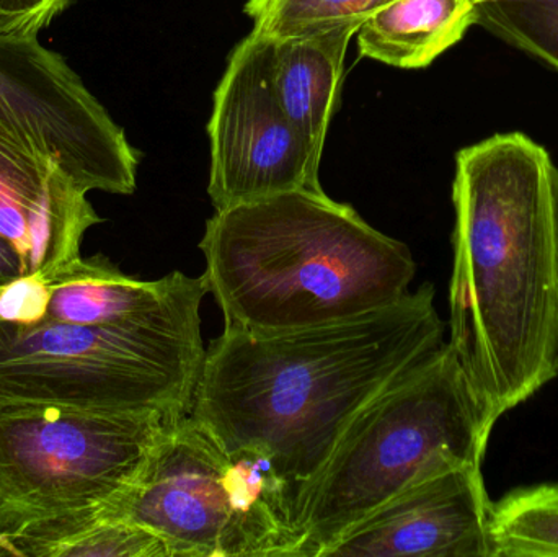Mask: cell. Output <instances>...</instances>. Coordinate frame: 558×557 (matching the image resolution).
Listing matches in <instances>:
<instances>
[{
    "label": "cell",
    "mask_w": 558,
    "mask_h": 557,
    "mask_svg": "<svg viewBox=\"0 0 558 557\" xmlns=\"http://www.w3.org/2000/svg\"><path fill=\"white\" fill-rule=\"evenodd\" d=\"M492 432L448 342L410 366L347 425L320 473L299 491L307 557L452 460L484 463Z\"/></svg>",
    "instance_id": "cell-4"
},
{
    "label": "cell",
    "mask_w": 558,
    "mask_h": 557,
    "mask_svg": "<svg viewBox=\"0 0 558 557\" xmlns=\"http://www.w3.org/2000/svg\"><path fill=\"white\" fill-rule=\"evenodd\" d=\"M205 275L172 271L160 280L128 277L108 258L78 257L49 281L43 320L202 334Z\"/></svg>",
    "instance_id": "cell-12"
},
{
    "label": "cell",
    "mask_w": 558,
    "mask_h": 557,
    "mask_svg": "<svg viewBox=\"0 0 558 557\" xmlns=\"http://www.w3.org/2000/svg\"><path fill=\"white\" fill-rule=\"evenodd\" d=\"M0 126L85 190L131 195L140 153L68 59L38 36L0 33Z\"/></svg>",
    "instance_id": "cell-8"
},
{
    "label": "cell",
    "mask_w": 558,
    "mask_h": 557,
    "mask_svg": "<svg viewBox=\"0 0 558 557\" xmlns=\"http://www.w3.org/2000/svg\"><path fill=\"white\" fill-rule=\"evenodd\" d=\"M357 26L267 38L268 77L288 120L324 153L340 100L348 45Z\"/></svg>",
    "instance_id": "cell-13"
},
{
    "label": "cell",
    "mask_w": 558,
    "mask_h": 557,
    "mask_svg": "<svg viewBox=\"0 0 558 557\" xmlns=\"http://www.w3.org/2000/svg\"><path fill=\"white\" fill-rule=\"evenodd\" d=\"M23 268L15 249L0 235V287L22 277Z\"/></svg>",
    "instance_id": "cell-21"
},
{
    "label": "cell",
    "mask_w": 558,
    "mask_h": 557,
    "mask_svg": "<svg viewBox=\"0 0 558 557\" xmlns=\"http://www.w3.org/2000/svg\"><path fill=\"white\" fill-rule=\"evenodd\" d=\"M477 25L558 72V0L477 3Z\"/></svg>",
    "instance_id": "cell-17"
},
{
    "label": "cell",
    "mask_w": 558,
    "mask_h": 557,
    "mask_svg": "<svg viewBox=\"0 0 558 557\" xmlns=\"http://www.w3.org/2000/svg\"><path fill=\"white\" fill-rule=\"evenodd\" d=\"M199 249L225 329L251 336L392 306L416 274L403 242L327 193L288 192L216 211Z\"/></svg>",
    "instance_id": "cell-3"
},
{
    "label": "cell",
    "mask_w": 558,
    "mask_h": 557,
    "mask_svg": "<svg viewBox=\"0 0 558 557\" xmlns=\"http://www.w3.org/2000/svg\"><path fill=\"white\" fill-rule=\"evenodd\" d=\"M0 556H10L9 548H7L2 540H0Z\"/></svg>",
    "instance_id": "cell-22"
},
{
    "label": "cell",
    "mask_w": 558,
    "mask_h": 557,
    "mask_svg": "<svg viewBox=\"0 0 558 557\" xmlns=\"http://www.w3.org/2000/svg\"><path fill=\"white\" fill-rule=\"evenodd\" d=\"M435 287L374 313L289 332L228 330L209 343L192 417L228 451L260 448L302 486L354 415L445 343Z\"/></svg>",
    "instance_id": "cell-2"
},
{
    "label": "cell",
    "mask_w": 558,
    "mask_h": 557,
    "mask_svg": "<svg viewBox=\"0 0 558 557\" xmlns=\"http://www.w3.org/2000/svg\"><path fill=\"white\" fill-rule=\"evenodd\" d=\"M114 519L153 530L172 557H307L299 487L267 451L225 450L192 414L167 422Z\"/></svg>",
    "instance_id": "cell-5"
},
{
    "label": "cell",
    "mask_w": 558,
    "mask_h": 557,
    "mask_svg": "<svg viewBox=\"0 0 558 557\" xmlns=\"http://www.w3.org/2000/svg\"><path fill=\"white\" fill-rule=\"evenodd\" d=\"M49 303V283L38 275H22L0 287V320L29 324L45 319Z\"/></svg>",
    "instance_id": "cell-19"
},
{
    "label": "cell",
    "mask_w": 558,
    "mask_h": 557,
    "mask_svg": "<svg viewBox=\"0 0 558 557\" xmlns=\"http://www.w3.org/2000/svg\"><path fill=\"white\" fill-rule=\"evenodd\" d=\"M393 0H248L244 12L252 33L265 38H288L337 26H357Z\"/></svg>",
    "instance_id": "cell-16"
},
{
    "label": "cell",
    "mask_w": 558,
    "mask_h": 557,
    "mask_svg": "<svg viewBox=\"0 0 558 557\" xmlns=\"http://www.w3.org/2000/svg\"><path fill=\"white\" fill-rule=\"evenodd\" d=\"M484 463L452 460L341 535L322 557H492Z\"/></svg>",
    "instance_id": "cell-10"
},
{
    "label": "cell",
    "mask_w": 558,
    "mask_h": 557,
    "mask_svg": "<svg viewBox=\"0 0 558 557\" xmlns=\"http://www.w3.org/2000/svg\"><path fill=\"white\" fill-rule=\"evenodd\" d=\"M202 334L0 320V408L192 412L205 362Z\"/></svg>",
    "instance_id": "cell-7"
},
{
    "label": "cell",
    "mask_w": 558,
    "mask_h": 557,
    "mask_svg": "<svg viewBox=\"0 0 558 557\" xmlns=\"http://www.w3.org/2000/svg\"><path fill=\"white\" fill-rule=\"evenodd\" d=\"M208 193L216 211L288 192H324L318 150L279 107L268 41L251 33L229 56L213 97Z\"/></svg>",
    "instance_id": "cell-9"
},
{
    "label": "cell",
    "mask_w": 558,
    "mask_h": 557,
    "mask_svg": "<svg viewBox=\"0 0 558 557\" xmlns=\"http://www.w3.org/2000/svg\"><path fill=\"white\" fill-rule=\"evenodd\" d=\"M477 25L475 0H393L357 28L361 58L397 69H423Z\"/></svg>",
    "instance_id": "cell-14"
},
{
    "label": "cell",
    "mask_w": 558,
    "mask_h": 557,
    "mask_svg": "<svg viewBox=\"0 0 558 557\" xmlns=\"http://www.w3.org/2000/svg\"><path fill=\"white\" fill-rule=\"evenodd\" d=\"M492 557H558V483L518 487L492 504Z\"/></svg>",
    "instance_id": "cell-15"
},
{
    "label": "cell",
    "mask_w": 558,
    "mask_h": 557,
    "mask_svg": "<svg viewBox=\"0 0 558 557\" xmlns=\"http://www.w3.org/2000/svg\"><path fill=\"white\" fill-rule=\"evenodd\" d=\"M449 347L494 432L558 376V167L523 133L459 150Z\"/></svg>",
    "instance_id": "cell-1"
},
{
    "label": "cell",
    "mask_w": 558,
    "mask_h": 557,
    "mask_svg": "<svg viewBox=\"0 0 558 557\" xmlns=\"http://www.w3.org/2000/svg\"><path fill=\"white\" fill-rule=\"evenodd\" d=\"M477 3H484V2H498V0H475Z\"/></svg>",
    "instance_id": "cell-23"
},
{
    "label": "cell",
    "mask_w": 558,
    "mask_h": 557,
    "mask_svg": "<svg viewBox=\"0 0 558 557\" xmlns=\"http://www.w3.org/2000/svg\"><path fill=\"white\" fill-rule=\"evenodd\" d=\"M157 412L0 408V540L49 522L58 540L113 520L167 422Z\"/></svg>",
    "instance_id": "cell-6"
},
{
    "label": "cell",
    "mask_w": 558,
    "mask_h": 557,
    "mask_svg": "<svg viewBox=\"0 0 558 557\" xmlns=\"http://www.w3.org/2000/svg\"><path fill=\"white\" fill-rule=\"evenodd\" d=\"M49 557H172L169 546L147 526L130 520H104L61 543Z\"/></svg>",
    "instance_id": "cell-18"
},
{
    "label": "cell",
    "mask_w": 558,
    "mask_h": 557,
    "mask_svg": "<svg viewBox=\"0 0 558 557\" xmlns=\"http://www.w3.org/2000/svg\"><path fill=\"white\" fill-rule=\"evenodd\" d=\"M74 0H0V33L38 36L52 25Z\"/></svg>",
    "instance_id": "cell-20"
},
{
    "label": "cell",
    "mask_w": 558,
    "mask_h": 557,
    "mask_svg": "<svg viewBox=\"0 0 558 557\" xmlns=\"http://www.w3.org/2000/svg\"><path fill=\"white\" fill-rule=\"evenodd\" d=\"M61 164L35 153L0 126V235L23 275L51 281L77 261L85 232L101 222Z\"/></svg>",
    "instance_id": "cell-11"
}]
</instances>
